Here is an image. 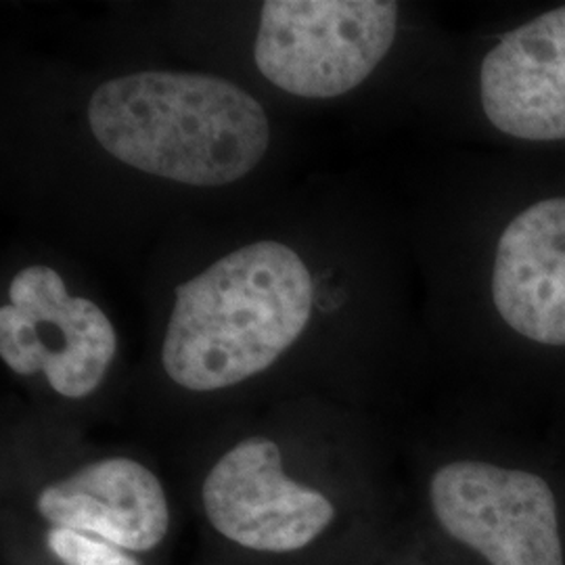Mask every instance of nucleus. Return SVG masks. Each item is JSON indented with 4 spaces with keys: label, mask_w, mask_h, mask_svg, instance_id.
I'll return each instance as SVG.
<instances>
[{
    "label": "nucleus",
    "mask_w": 565,
    "mask_h": 565,
    "mask_svg": "<svg viewBox=\"0 0 565 565\" xmlns=\"http://www.w3.org/2000/svg\"><path fill=\"white\" fill-rule=\"evenodd\" d=\"M88 121L116 160L193 186L239 181L270 142L263 105L207 74L139 72L105 82L90 97Z\"/></svg>",
    "instance_id": "1"
},
{
    "label": "nucleus",
    "mask_w": 565,
    "mask_h": 565,
    "mask_svg": "<svg viewBox=\"0 0 565 565\" xmlns=\"http://www.w3.org/2000/svg\"><path fill=\"white\" fill-rule=\"evenodd\" d=\"M315 285L285 243L235 249L177 287L162 363L174 384L214 392L266 371L302 335Z\"/></svg>",
    "instance_id": "2"
},
{
    "label": "nucleus",
    "mask_w": 565,
    "mask_h": 565,
    "mask_svg": "<svg viewBox=\"0 0 565 565\" xmlns=\"http://www.w3.org/2000/svg\"><path fill=\"white\" fill-rule=\"evenodd\" d=\"M390 0H268L256 39L266 81L303 99H333L363 84L392 49Z\"/></svg>",
    "instance_id": "3"
},
{
    "label": "nucleus",
    "mask_w": 565,
    "mask_h": 565,
    "mask_svg": "<svg viewBox=\"0 0 565 565\" xmlns=\"http://www.w3.org/2000/svg\"><path fill=\"white\" fill-rule=\"evenodd\" d=\"M0 308V356L18 375L44 373L65 398L93 394L118 350L116 329L102 308L72 298L60 273L34 264L9 287Z\"/></svg>",
    "instance_id": "4"
},
{
    "label": "nucleus",
    "mask_w": 565,
    "mask_h": 565,
    "mask_svg": "<svg viewBox=\"0 0 565 565\" xmlns=\"http://www.w3.org/2000/svg\"><path fill=\"white\" fill-rule=\"evenodd\" d=\"M438 522L490 565H564L557 503L543 478L478 461L436 471Z\"/></svg>",
    "instance_id": "5"
},
{
    "label": "nucleus",
    "mask_w": 565,
    "mask_h": 565,
    "mask_svg": "<svg viewBox=\"0 0 565 565\" xmlns=\"http://www.w3.org/2000/svg\"><path fill=\"white\" fill-rule=\"evenodd\" d=\"M203 507L228 541L268 553L310 545L335 515L321 492L282 473L279 446L268 438H247L214 465Z\"/></svg>",
    "instance_id": "6"
},
{
    "label": "nucleus",
    "mask_w": 565,
    "mask_h": 565,
    "mask_svg": "<svg viewBox=\"0 0 565 565\" xmlns=\"http://www.w3.org/2000/svg\"><path fill=\"white\" fill-rule=\"evenodd\" d=\"M480 97L490 124L524 141L565 139V7L509 32L486 55Z\"/></svg>",
    "instance_id": "7"
},
{
    "label": "nucleus",
    "mask_w": 565,
    "mask_h": 565,
    "mask_svg": "<svg viewBox=\"0 0 565 565\" xmlns=\"http://www.w3.org/2000/svg\"><path fill=\"white\" fill-rule=\"evenodd\" d=\"M492 300L520 335L565 345V198L530 205L503 231Z\"/></svg>",
    "instance_id": "8"
},
{
    "label": "nucleus",
    "mask_w": 565,
    "mask_h": 565,
    "mask_svg": "<svg viewBox=\"0 0 565 565\" xmlns=\"http://www.w3.org/2000/svg\"><path fill=\"white\" fill-rule=\"evenodd\" d=\"M39 511L57 527L99 536L126 551L160 545L170 524L160 480L132 459H103L46 486Z\"/></svg>",
    "instance_id": "9"
},
{
    "label": "nucleus",
    "mask_w": 565,
    "mask_h": 565,
    "mask_svg": "<svg viewBox=\"0 0 565 565\" xmlns=\"http://www.w3.org/2000/svg\"><path fill=\"white\" fill-rule=\"evenodd\" d=\"M49 546L65 565H139L120 546L88 539L67 527L51 530Z\"/></svg>",
    "instance_id": "10"
}]
</instances>
